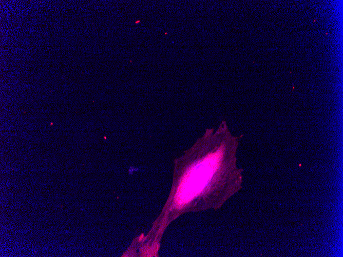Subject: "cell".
I'll return each mask as SVG.
<instances>
[{
    "label": "cell",
    "mask_w": 343,
    "mask_h": 257,
    "mask_svg": "<svg viewBox=\"0 0 343 257\" xmlns=\"http://www.w3.org/2000/svg\"><path fill=\"white\" fill-rule=\"evenodd\" d=\"M239 140L225 121L216 129H206L178 161L174 209L202 211L221 207L241 183V170L236 166Z\"/></svg>",
    "instance_id": "6da1fadb"
}]
</instances>
